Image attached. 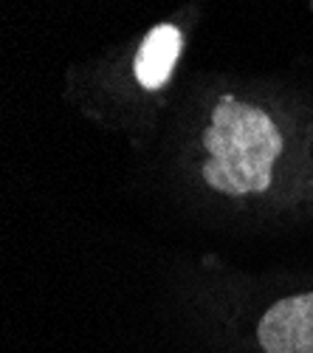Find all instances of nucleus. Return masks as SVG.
Here are the masks:
<instances>
[{
    "mask_svg": "<svg viewBox=\"0 0 313 353\" xmlns=\"http://www.w3.org/2000/svg\"><path fill=\"white\" fill-rule=\"evenodd\" d=\"M209 161L204 181L223 195L266 192L271 164L282 153V136L271 116L235 97H223L212 110V125L204 130Z\"/></svg>",
    "mask_w": 313,
    "mask_h": 353,
    "instance_id": "obj_1",
    "label": "nucleus"
},
{
    "mask_svg": "<svg viewBox=\"0 0 313 353\" xmlns=\"http://www.w3.org/2000/svg\"><path fill=\"white\" fill-rule=\"evenodd\" d=\"M181 46H184V37H181V32L175 26H169V23L155 26L153 32L144 37V43H141L138 54H136L133 71H136L138 85L147 88V91L161 88L175 68Z\"/></svg>",
    "mask_w": 313,
    "mask_h": 353,
    "instance_id": "obj_3",
    "label": "nucleus"
},
{
    "mask_svg": "<svg viewBox=\"0 0 313 353\" xmlns=\"http://www.w3.org/2000/svg\"><path fill=\"white\" fill-rule=\"evenodd\" d=\"M266 353H313V291L274 303L260 319Z\"/></svg>",
    "mask_w": 313,
    "mask_h": 353,
    "instance_id": "obj_2",
    "label": "nucleus"
}]
</instances>
